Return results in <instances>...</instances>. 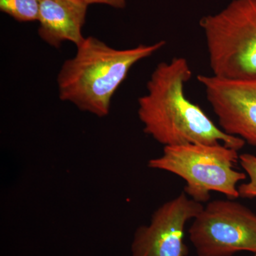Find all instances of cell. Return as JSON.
I'll use <instances>...</instances> for the list:
<instances>
[{
  "label": "cell",
  "mask_w": 256,
  "mask_h": 256,
  "mask_svg": "<svg viewBox=\"0 0 256 256\" xmlns=\"http://www.w3.org/2000/svg\"><path fill=\"white\" fill-rule=\"evenodd\" d=\"M212 74L226 78L256 75V0H234L200 22Z\"/></svg>",
  "instance_id": "4"
},
{
  "label": "cell",
  "mask_w": 256,
  "mask_h": 256,
  "mask_svg": "<svg viewBox=\"0 0 256 256\" xmlns=\"http://www.w3.org/2000/svg\"><path fill=\"white\" fill-rule=\"evenodd\" d=\"M88 6L82 0H42L38 18L40 38L54 48L64 42L78 46L85 40L82 28Z\"/></svg>",
  "instance_id": "8"
},
{
  "label": "cell",
  "mask_w": 256,
  "mask_h": 256,
  "mask_svg": "<svg viewBox=\"0 0 256 256\" xmlns=\"http://www.w3.org/2000/svg\"><path fill=\"white\" fill-rule=\"evenodd\" d=\"M239 162L249 181L239 185V197L244 198H254L256 197V156L250 153L240 154Z\"/></svg>",
  "instance_id": "10"
},
{
  "label": "cell",
  "mask_w": 256,
  "mask_h": 256,
  "mask_svg": "<svg viewBox=\"0 0 256 256\" xmlns=\"http://www.w3.org/2000/svg\"><path fill=\"white\" fill-rule=\"evenodd\" d=\"M192 70L184 57L156 66L138 99L143 130L164 146L223 144L240 151L246 142L224 132L201 107L188 100L184 88Z\"/></svg>",
  "instance_id": "1"
},
{
  "label": "cell",
  "mask_w": 256,
  "mask_h": 256,
  "mask_svg": "<svg viewBox=\"0 0 256 256\" xmlns=\"http://www.w3.org/2000/svg\"><path fill=\"white\" fill-rule=\"evenodd\" d=\"M254 256H256V254H254Z\"/></svg>",
  "instance_id": "12"
},
{
  "label": "cell",
  "mask_w": 256,
  "mask_h": 256,
  "mask_svg": "<svg viewBox=\"0 0 256 256\" xmlns=\"http://www.w3.org/2000/svg\"><path fill=\"white\" fill-rule=\"evenodd\" d=\"M88 5L92 4H107L114 8H124L128 0H82Z\"/></svg>",
  "instance_id": "11"
},
{
  "label": "cell",
  "mask_w": 256,
  "mask_h": 256,
  "mask_svg": "<svg viewBox=\"0 0 256 256\" xmlns=\"http://www.w3.org/2000/svg\"><path fill=\"white\" fill-rule=\"evenodd\" d=\"M220 129L256 146V75L226 78L198 75Z\"/></svg>",
  "instance_id": "6"
},
{
  "label": "cell",
  "mask_w": 256,
  "mask_h": 256,
  "mask_svg": "<svg viewBox=\"0 0 256 256\" xmlns=\"http://www.w3.org/2000/svg\"><path fill=\"white\" fill-rule=\"evenodd\" d=\"M42 0H0V10L20 22L38 21Z\"/></svg>",
  "instance_id": "9"
},
{
  "label": "cell",
  "mask_w": 256,
  "mask_h": 256,
  "mask_svg": "<svg viewBox=\"0 0 256 256\" xmlns=\"http://www.w3.org/2000/svg\"><path fill=\"white\" fill-rule=\"evenodd\" d=\"M166 42L116 50L94 36L85 38L73 58L66 60L57 77L60 100L98 117L110 112L114 92L134 64L162 50Z\"/></svg>",
  "instance_id": "2"
},
{
  "label": "cell",
  "mask_w": 256,
  "mask_h": 256,
  "mask_svg": "<svg viewBox=\"0 0 256 256\" xmlns=\"http://www.w3.org/2000/svg\"><path fill=\"white\" fill-rule=\"evenodd\" d=\"M204 208L184 192L165 202L153 213L150 223L139 227L132 244V256H186L184 229Z\"/></svg>",
  "instance_id": "7"
},
{
  "label": "cell",
  "mask_w": 256,
  "mask_h": 256,
  "mask_svg": "<svg viewBox=\"0 0 256 256\" xmlns=\"http://www.w3.org/2000/svg\"><path fill=\"white\" fill-rule=\"evenodd\" d=\"M198 256L256 254V214L235 200L208 202L188 229Z\"/></svg>",
  "instance_id": "5"
},
{
  "label": "cell",
  "mask_w": 256,
  "mask_h": 256,
  "mask_svg": "<svg viewBox=\"0 0 256 256\" xmlns=\"http://www.w3.org/2000/svg\"><path fill=\"white\" fill-rule=\"evenodd\" d=\"M238 152L223 144L164 146L162 154L150 160L148 166L182 178L184 193L200 203L210 202L212 192L235 200L239 198L237 185L247 178L235 169Z\"/></svg>",
  "instance_id": "3"
}]
</instances>
